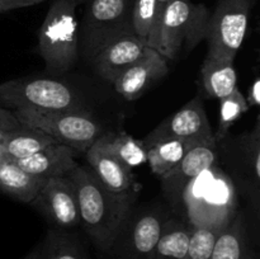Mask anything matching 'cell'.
I'll list each match as a JSON object with an SVG mask.
<instances>
[{"mask_svg":"<svg viewBox=\"0 0 260 259\" xmlns=\"http://www.w3.org/2000/svg\"><path fill=\"white\" fill-rule=\"evenodd\" d=\"M78 201L80 225L95 246L107 253L136 200V192L107 189L86 165H78L66 175Z\"/></svg>","mask_w":260,"mask_h":259,"instance_id":"obj_1","label":"cell"},{"mask_svg":"<svg viewBox=\"0 0 260 259\" xmlns=\"http://www.w3.org/2000/svg\"><path fill=\"white\" fill-rule=\"evenodd\" d=\"M182 203L192 228L221 231L238 212L234 182L216 165L188 183L183 190Z\"/></svg>","mask_w":260,"mask_h":259,"instance_id":"obj_2","label":"cell"},{"mask_svg":"<svg viewBox=\"0 0 260 259\" xmlns=\"http://www.w3.org/2000/svg\"><path fill=\"white\" fill-rule=\"evenodd\" d=\"M210 12L192 0H173L164 8L149 47L167 60H177L206 40Z\"/></svg>","mask_w":260,"mask_h":259,"instance_id":"obj_3","label":"cell"},{"mask_svg":"<svg viewBox=\"0 0 260 259\" xmlns=\"http://www.w3.org/2000/svg\"><path fill=\"white\" fill-rule=\"evenodd\" d=\"M78 3L53 0L38 32V52L52 75L73 69L79 55Z\"/></svg>","mask_w":260,"mask_h":259,"instance_id":"obj_4","label":"cell"},{"mask_svg":"<svg viewBox=\"0 0 260 259\" xmlns=\"http://www.w3.org/2000/svg\"><path fill=\"white\" fill-rule=\"evenodd\" d=\"M79 22V51L93 62L107 45L122 36L134 35V0H88Z\"/></svg>","mask_w":260,"mask_h":259,"instance_id":"obj_5","label":"cell"},{"mask_svg":"<svg viewBox=\"0 0 260 259\" xmlns=\"http://www.w3.org/2000/svg\"><path fill=\"white\" fill-rule=\"evenodd\" d=\"M12 112L22 124L41 130L58 144L79 152H85L104 134L102 124L85 108L62 111L17 109Z\"/></svg>","mask_w":260,"mask_h":259,"instance_id":"obj_6","label":"cell"},{"mask_svg":"<svg viewBox=\"0 0 260 259\" xmlns=\"http://www.w3.org/2000/svg\"><path fill=\"white\" fill-rule=\"evenodd\" d=\"M0 107L35 111L83 109V102L65 83L55 79H13L0 84Z\"/></svg>","mask_w":260,"mask_h":259,"instance_id":"obj_7","label":"cell"},{"mask_svg":"<svg viewBox=\"0 0 260 259\" xmlns=\"http://www.w3.org/2000/svg\"><path fill=\"white\" fill-rule=\"evenodd\" d=\"M253 0H217L207 23L208 60L234 61L245 40Z\"/></svg>","mask_w":260,"mask_h":259,"instance_id":"obj_8","label":"cell"},{"mask_svg":"<svg viewBox=\"0 0 260 259\" xmlns=\"http://www.w3.org/2000/svg\"><path fill=\"white\" fill-rule=\"evenodd\" d=\"M168 217L160 207L140 211L132 208L107 251L109 259H154Z\"/></svg>","mask_w":260,"mask_h":259,"instance_id":"obj_9","label":"cell"},{"mask_svg":"<svg viewBox=\"0 0 260 259\" xmlns=\"http://www.w3.org/2000/svg\"><path fill=\"white\" fill-rule=\"evenodd\" d=\"M162 137H174L192 144L216 140L202 101L193 98L173 116L162 121L142 142L147 147L151 142Z\"/></svg>","mask_w":260,"mask_h":259,"instance_id":"obj_10","label":"cell"},{"mask_svg":"<svg viewBox=\"0 0 260 259\" xmlns=\"http://www.w3.org/2000/svg\"><path fill=\"white\" fill-rule=\"evenodd\" d=\"M220 156V147L216 140L201 142L190 147L184 156L169 172L160 177L165 197L173 206L182 203V195L190 180L205 170L216 165Z\"/></svg>","mask_w":260,"mask_h":259,"instance_id":"obj_11","label":"cell"},{"mask_svg":"<svg viewBox=\"0 0 260 259\" xmlns=\"http://www.w3.org/2000/svg\"><path fill=\"white\" fill-rule=\"evenodd\" d=\"M58 230L80 225L78 201L73 184L66 177L46 179L37 197L30 202Z\"/></svg>","mask_w":260,"mask_h":259,"instance_id":"obj_12","label":"cell"},{"mask_svg":"<svg viewBox=\"0 0 260 259\" xmlns=\"http://www.w3.org/2000/svg\"><path fill=\"white\" fill-rule=\"evenodd\" d=\"M85 152L89 169L107 189L114 193L139 192L140 185H137L132 169L109 151L103 135Z\"/></svg>","mask_w":260,"mask_h":259,"instance_id":"obj_13","label":"cell"},{"mask_svg":"<svg viewBox=\"0 0 260 259\" xmlns=\"http://www.w3.org/2000/svg\"><path fill=\"white\" fill-rule=\"evenodd\" d=\"M168 71L167 58L147 46L139 60L114 80V89L126 101H136Z\"/></svg>","mask_w":260,"mask_h":259,"instance_id":"obj_14","label":"cell"},{"mask_svg":"<svg viewBox=\"0 0 260 259\" xmlns=\"http://www.w3.org/2000/svg\"><path fill=\"white\" fill-rule=\"evenodd\" d=\"M146 47L147 43L135 33L122 36L112 41L95 56L94 68L104 80L113 84L124 70L139 60Z\"/></svg>","mask_w":260,"mask_h":259,"instance_id":"obj_15","label":"cell"},{"mask_svg":"<svg viewBox=\"0 0 260 259\" xmlns=\"http://www.w3.org/2000/svg\"><path fill=\"white\" fill-rule=\"evenodd\" d=\"M222 150L228 155L229 163L241 179L248 184L259 185L260 179V128L259 121L251 132L244 134L236 139L221 140Z\"/></svg>","mask_w":260,"mask_h":259,"instance_id":"obj_16","label":"cell"},{"mask_svg":"<svg viewBox=\"0 0 260 259\" xmlns=\"http://www.w3.org/2000/svg\"><path fill=\"white\" fill-rule=\"evenodd\" d=\"M80 154L66 145L55 144L40 150L24 159L17 160L18 165L29 174L50 179L56 177H66L78 167L76 156Z\"/></svg>","mask_w":260,"mask_h":259,"instance_id":"obj_17","label":"cell"},{"mask_svg":"<svg viewBox=\"0 0 260 259\" xmlns=\"http://www.w3.org/2000/svg\"><path fill=\"white\" fill-rule=\"evenodd\" d=\"M57 142L41 130L20 123L15 128L0 134V150L5 160L17 161L36 154Z\"/></svg>","mask_w":260,"mask_h":259,"instance_id":"obj_18","label":"cell"},{"mask_svg":"<svg viewBox=\"0 0 260 259\" xmlns=\"http://www.w3.org/2000/svg\"><path fill=\"white\" fill-rule=\"evenodd\" d=\"M45 182L46 179L29 174L14 161L4 160L0 164V192L19 202H32Z\"/></svg>","mask_w":260,"mask_h":259,"instance_id":"obj_19","label":"cell"},{"mask_svg":"<svg viewBox=\"0 0 260 259\" xmlns=\"http://www.w3.org/2000/svg\"><path fill=\"white\" fill-rule=\"evenodd\" d=\"M248 250L245 220L238 211L231 222L218 233L210 259H244Z\"/></svg>","mask_w":260,"mask_h":259,"instance_id":"obj_20","label":"cell"},{"mask_svg":"<svg viewBox=\"0 0 260 259\" xmlns=\"http://www.w3.org/2000/svg\"><path fill=\"white\" fill-rule=\"evenodd\" d=\"M192 226L188 221L168 217L155 249L154 259H185L189 246Z\"/></svg>","mask_w":260,"mask_h":259,"instance_id":"obj_21","label":"cell"},{"mask_svg":"<svg viewBox=\"0 0 260 259\" xmlns=\"http://www.w3.org/2000/svg\"><path fill=\"white\" fill-rule=\"evenodd\" d=\"M205 90L211 98L222 99L238 88L234 61L205 58L201 69Z\"/></svg>","mask_w":260,"mask_h":259,"instance_id":"obj_22","label":"cell"},{"mask_svg":"<svg viewBox=\"0 0 260 259\" xmlns=\"http://www.w3.org/2000/svg\"><path fill=\"white\" fill-rule=\"evenodd\" d=\"M197 144L174 137H162L151 142L147 149V163L156 177H161L178 164L185 152Z\"/></svg>","mask_w":260,"mask_h":259,"instance_id":"obj_23","label":"cell"},{"mask_svg":"<svg viewBox=\"0 0 260 259\" xmlns=\"http://www.w3.org/2000/svg\"><path fill=\"white\" fill-rule=\"evenodd\" d=\"M40 248V259H89L80 240L66 230L48 231Z\"/></svg>","mask_w":260,"mask_h":259,"instance_id":"obj_24","label":"cell"},{"mask_svg":"<svg viewBox=\"0 0 260 259\" xmlns=\"http://www.w3.org/2000/svg\"><path fill=\"white\" fill-rule=\"evenodd\" d=\"M103 136L109 151L129 169L147 163V149L144 142L127 132L103 134Z\"/></svg>","mask_w":260,"mask_h":259,"instance_id":"obj_25","label":"cell"},{"mask_svg":"<svg viewBox=\"0 0 260 259\" xmlns=\"http://www.w3.org/2000/svg\"><path fill=\"white\" fill-rule=\"evenodd\" d=\"M250 109L245 95L236 88L231 94L225 98L220 99V119H218V128L215 134L216 141L220 142L221 140L228 136L230 127L236 121L241 118L246 112Z\"/></svg>","mask_w":260,"mask_h":259,"instance_id":"obj_26","label":"cell"},{"mask_svg":"<svg viewBox=\"0 0 260 259\" xmlns=\"http://www.w3.org/2000/svg\"><path fill=\"white\" fill-rule=\"evenodd\" d=\"M160 15L156 0H134L132 7V25L135 35L149 46L156 30Z\"/></svg>","mask_w":260,"mask_h":259,"instance_id":"obj_27","label":"cell"},{"mask_svg":"<svg viewBox=\"0 0 260 259\" xmlns=\"http://www.w3.org/2000/svg\"><path fill=\"white\" fill-rule=\"evenodd\" d=\"M220 231L212 229L192 228L189 246L185 259H210L213 244Z\"/></svg>","mask_w":260,"mask_h":259,"instance_id":"obj_28","label":"cell"},{"mask_svg":"<svg viewBox=\"0 0 260 259\" xmlns=\"http://www.w3.org/2000/svg\"><path fill=\"white\" fill-rule=\"evenodd\" d=\"M42 2L45 0H0V14L10 12V10L20 9V8L37 5Z\"/></svg>","mask_w":260,"mask_h":259,"instance_id":"obj_29","label":"cell"},{"mask_svg":"<svg viewBox=\"0 0 260 259\" xmlns=\"http://www.w3.org/2000/svg\"><path fill=\"white\" fill-rule=\"evenodd\" d=\"M19 124L20 122L15 118L12 111L4 108V107H0V134L15 128Z\"/></svg>","mask_w":260,"mask_h":259,"instance_id":"obj_30","label":"cell"},{"mask_svg":"<svg viewBox=\"0 0 260 259\" xmlns=\"http://www.w3.org/2000/svg\"><path fill=\"white\" fill-rule=\"evenodd\" d=\"M249 107H258L260 104V80L258 78L253 81L248 90V96H245Z\"/></svg>","mask_w":260,"mask_h":259,"instance_id":"obj_31","label":"cell"},{"mask_svg":"<svg viewBox=\"0 0 260 259\" xmlns=\"http://www.w3.org/2000/svg\"><path fill=\"white\" fill-rule=\"evenodd\" d=\"M40 254H41V248L40 245H37L32 251H29L27 255L23 256L22 259H40Z\"/></svg>","mask_w":260,"mask_h":259,"instance_id":"obj_32","label":"cell"},{"mask_svg":"<svg viewBox=\"0 0 260 259\" xmlns=\"http://www.w3.org/2000/svg\"><path fill=\"white\" fill-rule=\"evenodd\" d=\"M170 2H173V0H156L157 10H159V15H160V17H161V13H162V10H164V8L167 7V5L169 4Z\"/></svg>","mask_w":260,"mask_h":259,"instance_id":"obj_33","label":"cell"},{"mask_svg":"<svg viewBox=\"0 0 260 259\" xmlns=\"http://www.w3.org/2000/svg\"><path fill=\"white\" fill-rule=\"evenodd\" d=\"M244 259H256V256L251 253V250H248V253H246V255L244 256Z\"/></svg>","mask_w":260,"mask_h":259,"instance_id":"obj_34","label":"cell"},{"mask_svg":"<svg viewBox=\"0 0 260 259\" xmlns=\"http://www.w3.org/2000/svg\"><path fill=\"white\" fill-rule=\"evenodd\" d=\"M4 156H3V152H2V150H0V164H2L3 161H4Z\"/></svg>","mask_w":260,"mask_h":259,"instance_id":"obj_35","label":"cell"},{"mask_svg":"<svg viewBox=\"0 0 260 259\" xmlns=\"http://www.w3.org/2000/svg\"><path fill=\"white\" fill-rule=\"evenodd\" d=\"M73 2H75V3H84V2H88V0H73Z\"/></svg>","mask_w":260,"mask_h":259,"instance_id":"obj_36","label":"cell"}]
</instances>
